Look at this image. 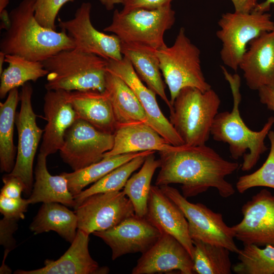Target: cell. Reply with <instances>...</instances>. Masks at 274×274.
<instances>
[{
    "mask_svg": "<svg viewBox=\"0 0 274 274\" xmlns=\"http://www.w3.org/2000/svg\"><path fill=\"white\" fill-rule=\"evenodd\" d=\"M125 0H99L100 2L108 11L113 9L116 4H123Z\"/></svg>",
    "mask_w": 274,
    "mask_h": 274,
    "instance_id": "45",
    "label": "cell"
},
{
    "mask_svg": "<svg viewBox=\"0 0 274 274\" xmlns=\"http://www.w3.org/2000/svg\"><path fill=\"white\" fill-rule=\"evenodd\" d=\"M155 153L146 157L141 169L128 179L122 191L131 202L135 215L141 218L145 217L147 214L151 180L160 165V160L155 158Z\"/></svg>",
    "mask_w": 274,
    "mask_h": 274,
    "instance_id": "31",
    "label": "cell"
},
{
    "mask_svg": "<svg viewBox=\"0 0 274 274\" xmlns=\"http://www.w3.org/2000/svg\"><path fill=\"white\" fill-rule=\"evenodd\" d=\"M259 100L274 112V86H265L258 90Z\"/></svg>",
    "mask_w": 274,
    "mask_h": 274,
    "instance_id": "41",
    "label": "cell"
},
{
    "mask_svg": "<svg viewBox=\"0 0 274 274\" xmlns=\"http://www.w3.org/2000/svg\"><path fill=\"white\" fill-rule=\"evenodd\" d=\"M4 185L1 190V194L9 198H19L25 192L26 186L21 178L7 174L2 179Z\"/></svg>",
    "mask_w": 274,
    "mask_h": 274,
    "instance_id": "39",
    "label": "cell"
},
{
    "mask_svg": "<svg viewBox=\"0 0 274 274\" xmlns=\"http://www.w3.org/2000/svg\"><path fill=\"white\" fill-rule=\"evenodd\" d=\"M114 142V134L104 132L78 118L65 132L60 155L76 171L101 160Z\"/></svg>",
    "mask_w": 274,
    "mask_h": 274,
    "instance_id": "11",
    "label": "cell"
},
{
    "mask_svg": "<svg viewBox=\"0 0 274 274\" xmlns=\"http://www.w3.org/2000/svg\"><path fill=\"white\" fill-rule=\"evenodd\" d=\"M175 22L171 5L149 10L134 9L127 12L116 9L111 23L104 31L116 35L122 42L141 43L158 50L166 46L165 32Z\"/></svg>",
    "mask_w": 274,
    "mask_h": 274,
    "instance_id": "7",
    "label": "cell"
},
{
    "mask_svg": "<svg viewBox=\"0 0 274 274\" xmlns=\"http://www.w3.org/2000/svg\"><path fill=\"white\" fill-rule=\"evenodd\" d=\"M0 16L2 21L1 28H4L6 30H7L9 28L10 24L9 13H8L6 10L5 9L2 12H0Z\"/></svg>",
    "mask_w": 274,
    "mask_h": 274,
    "instance_id": "43",
    "label": "cell"
},
{
    "mask_svg": "<svg viewBox=\"0 0 274 274\" xmlns=\"http://www.w3.org/2000/svg\"><path fill=\"white\" fill-rule=\"evenodd\" d=\"M239 65L246 85L258 90L274 86V28L252 40Z\"/></svg>",
    "mask_w": 274,
    "mask_h": 274,
    "instance_id": "20",
    "label": "cell"
},
{
    "mask_svg": "<svg viewBox=\"0 0 274 274\" xmlns=\"http://www.w3.org/2000/svg\"><path fill=\"white\" fill-rule=\"evenodd\" d=\"M159 187L184 214L192 239L221 246L238 253L239 249L234 242L232 228L225 223L221 213L214 212L202 203L189 202L177 189L169 185Z\"/></svg>",
    "mask_w": 274,
    "mask_h": 274,
    "instance_id": "9",
    "label": "cell"
},
{
    "mask_svg": "<svg viewBox=\"0 0 274 274\" xmlns=\"http://www.w3.org/2000/svg\"><path fill=\"white\" fill-rule=\"evenodd\" d=\"M258 0H231L234 12L239 13H249L255 10Z\"/></svg>",
    "mask_w": 274,
    "mask_h": 274,
    "instance_id": "42",
    "label": "cell"
},
{
    "mask_svg": "<svg viewBox=\"0 0 274 274\" xmlns=\"http://www.w3.org/2000/svg\"><path fill=\"white\" fill-rule=\"evenodd\" d=\"M160 170L155 185H181L182 195L186 198L216 188L223 198L233 195L235 191L226 177L239 167L237 162L225 160L213 148L206 145L175 146L159 152Z\"/></svg>",
    "mask_w": 274,
    "mask_h": 274,
    "instance_id": "1",
    "label": "cell"
},
{
    "mask_svg": "<svg viewBox=\"0 0 274 274\" xmlns=\"http://www.w3.org/2000/svg\"><path fill=\"white\" fill-rule=\"evenodd\" d=\"M145 218L161 233L176 238L192 258L194 246L189 234L188 222L180 209L159 186H151Z\"/></svg>",
    "mask_w": 274,
    "mask_h": 274,
    "instance_id": "19",
    "label": "cell"
},
{
    "mask_svg": "<svg viewBox=\"0 0 274 274\" xmlns=\"http://www.w3.org/2000/svg\"><path fill=\"white\" fill-rule=\"evenodd\" d=\"M221 68L230 87L233 107L230 112L217 114L211 128V135L214 140L228 144L232 158L237 160L243 157L241 169L249 171L267 150L264 140L274 124V117H269L260 130L250 129L243 120L239 110L242 100L241 78L236 74L229 73L223 66Z\"/></svg>",
    "mask_w": 274,
    "mask_h": 274,
    "instance_id": "3",
    "label": "cell"
},
{
    "mask_svg": "<svg viewBox=\"0 0 274 274\" xmlns=\"http://www.w3.org/2000/svg\"><path fill=\"white\" fill-rule=\"evenodd\" d=\"M238 252L237 262L232 266L237 274H274V247L266 245L264 248L250 244L244 245Z\"/></svg>",
    "mask_w": 274,
    "mask_h": 274,
    "instance_id": "34",
    "label": "cell"
},
{
    "mask_svg": "<svg viewBox=\"0 0 274 274\" xmlns=\"http://www.w3.org/2000/svg\"><path fill=\"white\" fill-rule=\"evenodd\" d=\"M193 260L184 247L174 236L161 233L158 241L142 254L132 274H153L178 270L183 274L194 273Z\"/></svg>",
    "mask_w": 274,
    "mask_h": 274,
    "instance_id": "17",
    "label": "cell"
},
{
    "mask_svg": "<svg viewBox=\"0 0 274 274\" xmlns=\"http://www.w3.org/2000/svg\"><path fill=\"white\" fill-rule=\"evenodd\" d=\"M58 202L43 203L29 228L35 234L53 231L71 244L78 230L75 212Z\"/></svg>",
    "mask_w": 274,
    "mask_h": 274,
    "instance_id": "27",
    "label": "cell"
},
{
    "mask_svg": "<svg viewBox=\"0 0 274 274\" xmlns=\"http://www.w3.org/2000/svg\"><path fill=\"white\" fill-rule=\"evenodd\" d=\"M68 100L78 118L97 129L114 134L118 127L111 103L104 92L96 91H69Z\"/></svg>",
    "mask_w": 274,
    "mask_h": 274,
    "instance_id": "23",
    "label": "cell"
},
{
    "mask_svg": "<svg viewBox=\"0 0 274 274\" xmlns=\"http://www.w3.org/2000/svg\"><path fill=\"white\" fill-rule=\"evenodd\" d=\"M69 91L47 90L43 111L47 123L44 129L40 152L48 155L59 151L67 129L78 119L68 98Z\"/></svg>",
    "mask_w": 274,
    "mask_h": 274,
    "instance_id": "18",
    "label": "cell"
},
{
    "mask_svg": "<svg viewBox=\"0 0 274 274\" xmlns=\"http://www.w3.org/2000/svg\"><path fill=\"white\" fill-rule=\"evenodd\" d=\"M47 156L39 152L35 169V182L30 195L27 198L29 204L39 202H58L67 207H75L67 181L62 174L53 176L47 167Z\"/></svg>",
    "mask_w": 274,
    "mask_h": 274,
    "instance_id": "26",
    "label": "cell"
},
{
    "mask_svg": "<svg viewBox=\"0 0 274 274\" xmlns=\"http://www.w3.org/2000/svg\"><path fill=\"white\" fill-rule=\"evenodd\" d=\"M89 234L78 229L67 250L58 259H46L44 266L31 270H17L15 274H106L108 267H100L91 256L88 245Z\"/></svg>",
    "mask_w": 274,
    "mask_h": 274,
    "instance_id": "21",
    "label": "cell"
},
{
    "mask_svg": "<svg viewBox=\"0 0 274 274\" xmlns=\"http://www.w3.org/2000/svg\"><path fill=\"white\" fill-rule=\"evenodd\" d=\"M18 220L3 217L0 220V244L5 248L2 266H6V259L10 252L16 247L13 234L17 230Z\"/></svg>",
    "mask_w": 274,
    "mask_h": 274,
    "instance_id": "38",
    "label": "cell"
},
{
    "mask_svg": "<svg viewBox=\"0 0 274 274\" xmlns=\"http://www.w3.org/2000/svg\"><path fill=\"white\" fill-rule=\"evenodd\" d=\"M107 70L120 77L130 88L145 111L149 125L171 145H184L169 120L161 111L156 98V94L144 84L127 57L123 56L119 60H107Z\"/></svg>",
    "mask_w": 274,
    "mask_h": 274,
    "instance_id": "15",
    "label": "cell"
},
{
    "mask_svg": "<svg viewBox=\"0 0 274 274\" xmlns=\"http://www.w3.org/2000/svg\"><path fill=\"white\" fill-rule=\"evenodd\" d=\"M29 204L27 199L9 198L0 195V212L4 217L18 221L24 219Z\"/></svg>",
    "mask_w": 274,
    "mask_h": 274,
    "instance_id": "37",
    "label": "cell"
},
{
    "mask_svg": "<svg viewBox=\"0 0 274 274\" xmlns=\"http://www.w3.org/2000/svg\"><path fill=\"white\" fill-rule=\"evenodd\" d=\"M218 24L219 29L216 36L222 44L221 59L224 65L235 72L239 68L249 43L274 28L270 14L255 10L249 13L223 14Z\"/></svg>",
    "mask_w": 274,
    "mask_h": 274,
    "instance_id": "8",
    "label": "cell"
},
{
    "mask_svg": "<svg viewBox=\"0 0 274 274\" xmlns=\"http://www.w3.org/2000/svg\"><path fill=\"white\" fill-rule=\"evenodd\" d=\"M243 219L232 226L234 237L244 245L274 247V193L263 189L242 208Z\"/></svg>",
    "mask_w": 274,
    "mask_h": 274,
    "instance_id": "14",
    "label": "cell"
},
{
    "mask_svg": "<svg viewBox=\"0 0 274 274\" xmlns=\"http://www.w3.org/2000/svg\"><path fill=\"white\" fill-rule=\"evenodd\" d=\"M74 0H36L35 17L43 26L56 30L55 20L61 8L66 3Z\"/></svg>",
    "mask_w": 274,
    "mask_h": 274,
    "instance_id": "36",
    "label": "cell"
},
{
    "mask_svg": "<svg viewBox=\"0 0 274 274\" xmlns=\"http://www.w3.org/2000/svg\"><path fill=\"white\" fill-rule=\"evenodd\" d=\"M9 3V0H0V12L5 9Z\"/></svg>",
    "mask_w": 274,
    "mask_h": 274,
    "instance_id": "47",
    "label": "cell"
},
{
    "mask_svg": "<svg viewBox=\"0 0 274 274\" xmlns=\"http://www.w3.org/2000/svg\"><path fill=\"white\" fill-rule=\"evenodd\" d=\"M20 100L18 88L10 90L6 100L0 102V168L10 173L14 166L17 148L13 143L16 109Z\"/></svg>",
    "mask_w": 274,
    "mask_h": 274,
    "instance_id": "28",
    "label": "cell"
},
{
    "mask_svg": "<svg viewBox=\"0 0 274 274\" xmlns=\"http://www.w3.org/2000/svg\"><path fill=\"white\" fill-rule=\"evenodd\" d=\"M160 69L170 92V102L183 88L195 87L202 91L212 88L203 74L200 51L181 27L174 44L156 50Z\"/></svg>",
    "mask_w": 274,
    "mask_h": 274,
    "instance_id": "6",
    "label": "cell"
},
{
    "mask_svg": "<svg viewBox=\"0 0 274 274\" xmlns=\"http://www.w3.org/2000/svg\"><path fill=\"white\" fill-rule=\"evenodd\" d=\"M175 146L147 123H135L117 127L113 148L104 157L146 151L160 152Z\"/></svg>",
    "mask_w": 274,
    "mask_h": 274,
    "instance_id": "22",
    "label": "cell"
},
{
    "mask_svg": "<svg viewBox=\"0 0 274 274\" xmlns=\"http://www.w3.org/2000/svg\"><path fill=\"white\" fill-rule=\"evenodd\" d=\"M104 92L111 103L118 127L140 122L149 124L148 116L139 100L120 77L107 71Z\"/></svg>",
    "mask_w": 274,
    "mask_h": 274,
    "instance_id": "25",
    "label": "cell"
},
{
    "mask_svg": "<svg viewBox=\"0 0 274 274\" xmlns=\"http://www.w3.org/2000/svg\"><path fill=\"white\" fill-rule=\"evenodd\" d=\"M5 56L6 54L5 53L0 51V74H1L4 71L3 70V66L4 62H5Z\"/></svg>",
    "mask_w": 274,
    "mask_h": 274,
    "instance_id": "46",
    "label": "cell"
},
{
    "mask_svg": "<svg viewBox=\"0 0 274 274\" xmlns=\"http://www.w3.org/2000/svg\"><path fill=\"white\" fill-rule=\"evenodd\" d=\"M267 136L270 148L264 163L254 172L240 177L236 182V188L241 194L253 187H266L274 189V131L270 130Z\"/></svg>",
    "mask_w": 274,
    "mask_h": 274,
    "instance_id": "35",
    "label": "cell"
},
{
    "mask_svg": "<svg viewBox=\"0 0 274 274\" xmlns=\"http://www.w3.org/2000/svg\"><path fill=\"white\" fill-rule=\"evenodd\" d=\"M92 234L109 246L112 259L115 260L127 254L146 252L158 241L161 232L145 217L134 215L109 229Z\"/></svg>",
    "mask_w": 274,
    "mask_h": 274,
    "instance_id": "16",
    "label": "cell"
},
{
    "mask_svg": "<svg viewBox=\"0 0 274 274\" xmlns=\"http://www.w3.org/2000/svg\"><path fill=\"white\" fill-rule=\"evenodd\" d=\"M154 151H147L115 168L88 188L74 196L75 209L88 197L96 193L119 191L123 189L131 175L141 167L146 157Z\"/></svg>",
    "mask_w": 274,
    "mask_h": 274,
    "instance_id": "33",
    "label": "cell"
},
{
    "mask_svg": "<svg viewBox=\"0 0 274 274\" xmlns=\"http://www.w3.org/2000/svg\"><path fill=\"white\" fill-rule=\"evenodd\" d=\"M194 273L198 274H230L232 264L230 251L219 245L192 239Z\"/></svg>",
    "mask_w": 274,
    "mask_h": 274,
    "instance_id": "32",
    "label": "cell"
},
{
    "mask_svg": "<svg viewBox=\"0 0 274 274\" xmlns=\"http://www.w3.org/2000/svg\"><path fill=\"white\" fill-rule=\"evenodd\" d=\"M32 93L29 83L22 86L20 108L15 118L18 132L16 158L14 168L9 173L22 179L26 186L24 193L29 196L33 185L34 158L44 131L37 123L31 102Z\"/></svg>",
    "mask_w": 274,
    "mask_h": 274,
    "instance_id": "10",
    "label": "cell"
},
{
    "mask_svg": "<svg viewBox=\"0 0 274 274\" xmlns=\"http://www.w3.org/2000/svg\"><path fill=\"white\" fill-rule=\"evenodd\" d=\"M91 8L90 3H82L72 19H59L58 26L73 41L74 49L107 60L122 59L121 40L116 35L105 33L93 26L90 20Z\"/></svg>",
    "mask_w": 274,
    "mask_h": 274,
    "instance_id": "13",
    "label": "cell"
},
{
    "mask_svg": "<svg viewBox=\"0 0 274 274\" xmlns=\"http://www.w3.org/2000/svg\"><path fill=\"white\" fill-rule=\"evenodd\" d=\"M121 52L129 60L141 80L164 101L171 111L173 106L165 93L156 50L141 43L121 42Z\"/></svg>",
    "mask_w": 274,
    "mask_h": 274,
    "instance_id": "24",
    "label": "cell"
},
{
    "mask_svg": "<svg viewBox=\"0 0 274 274\" xmlns=\"http://www.w3.org/2000/svg\"><path fill=\"white\" fill-rule=\"evenodd\" d=\"M36 0H23L9 13L10 24L0 42L1 51L41 61L75 45L65 31L42 26L35 17Z\"/></svg>",
    "mask_w": 274,
    "mask_h": 274,
    "instance_id": "2",
    "label": "cell"
},
{
    "mask_svg": "<svg viewBox=\"0 0 274 274\" xmlns=\"http://www.w3.org/2000/svg\"><path fill=\"white\" fill-rule=\"evenodd\" d=\"M173 0H125L122 12H127L134 9H157L168 6Z\"/></svg>",
    "mask_w": 274,
    "mask_h": 274,
    "instance_id": "40",
    "label": "cell"
},
{
    "mask_svg": "<svg viewBox=\"0 0 274 274\" xmlns=\"http://www.w3.org/2000/svg\"><path fill=\"white\" fill-rule=\"evenodd\" d=\"M145 152L104 157L99 161L81 169L61 174L66 179L69 190L73 196H75L82 192L87 186L95 183L115 168Z\"/></svg>",
    "mask_w": 274,
    "mask_h": 274,
    "instance_id": "30",
    "label": "cell"
},
{
    "mask_svg": "<svg viewBox=\"0 0 274 274\" xmlns=\"http://www.w3.org/2000/svg\"><path fill=\"white\" fill-rule=\"evenodd\" d=\"M5 61L8 66L1 74V98L5 97L12 89L22 86L29 81L36 82L48 74L41 61L10 54L6 55Z\"/></svg>",
    "mask_w": 274,
    "mask_h": 274,
    "instance_id": "29",
    "label": "cell"
},
{
    "mask_svg": "<svg viewBox=\"0 0 274 274\" xmlns=\"http://www.w3.org/2000/svg\"><path fill=\"white\" fill-rule=\"evenodd\" d=\"M42 62L48 72L47 90L105 91L107 60L100 56L73 49L60 51Z\"/></svg>",
    "mask_w": 274,
    "mask_h": 274,
    "instance_id": "4",
    "label": "cell"
},
{
    "mask_svg": "<svg viewBox=\"0 0 274 274\" xmlns=\"http://www.w3.org/2000/svg\"><path fill=\"white\" fill-rule=\"evenodd\" d=\"M221 100L212 88L202 91L187 87L180 90L170 111L169 121L184 145H206L211 135Z\"/></svg>",
    "mask_w": 274,
    "mask_h": 274,
    "instance_id": "5",
    "label": "cell"
},
{
    "mask_svg": "<svg viewBox=\"0 0 274 274\" xmlns=\"http://www.w3.org/2000/svg\"><path fill=\"white\" fill-rule=\"evenodd\" d=\"M78 229L88 234L109 229L135 215L133 205L123 191L93 194L75 209Z\"/></svg>",
    "mask_w": 274,
    "mask_h": 274,
    "instance_id": "12",
    "label": "cell"
},
{
    "mask_svg": "<svg viewBox=\"0 0 274 274\" xmlns=\"http://www.w3.org/2000/svg\"><path fill=\"white\" fill-rule=\"evenodd\" d=\"M271 5H274V0H265L261 3H258L254 10L266 12L269 10Z\"/></svg>",
    "mask_w": 274,
    "mask_h": 274,
    "instance_id": "44",
    "label": "cell"
}]
</instances>
